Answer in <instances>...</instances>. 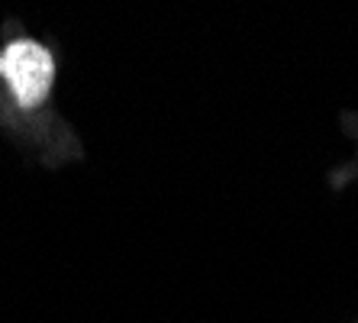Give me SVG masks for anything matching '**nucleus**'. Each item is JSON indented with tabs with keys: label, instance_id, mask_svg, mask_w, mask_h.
I'll return each mask as SVG.
<instances>
[{
	"label": "nucleus",
	"instance_id": "nucleus-1",
	"mask_svg": "<svg viewBox=\"0 0 358 323\" xmlns=\"http://www.w3.org/2000/svg\"><path fill=\"white\" fill-rule=\"evenodd\" d=\"M0 75L10 81V91L20 107H36L45 100L55 78V58L45 46L33 39H17L0 52Z\"/></svg>",
	"mask_w": 358,
	"mask_h": 323
}]
</instances>
